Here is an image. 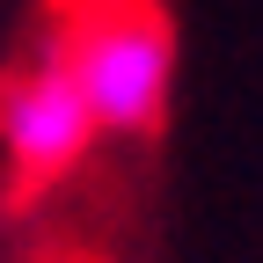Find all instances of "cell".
<instances>
[{
	"instance_id": "cell-2",
	"label": "cell",
	"mask_w": 263,
	"mask_h": 263,
	"mask_svg": "<svg viewBox=\"0 0 263 263\" xmlns=\"http://www.w3.org/2000/svg\"><path fill=\"white\" fill-rule=\"evenodd\" d=\"M88 146H95V117L66 73L59 44H44L0 95V154L15 176H66Z\"/></svg>"
},
{
	"instance_id": "cell-1",
	"label": "cell",
	"mask_w": 263,
	"mask_h": 263,
	"mask_svg": "<svg viewBox=\"0 0 263 263\" xmlns=\"http://www.w3.org/2000/svg\"><path fill=\"white\" fill-rule=\"evenodd\" d=\"M59 59L73 73L95 132H154L176 81V37L154 0H73L59 29Z\"/></svg>"
}]
</instances>
